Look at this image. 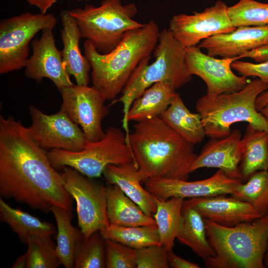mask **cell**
<instances>
[{"mask_svg":"<svg viewBox=\"0 0 268 268\" xmlns=\"http://www.w3.org/2000/svg\"><path fill=\"white\" fill-rule=\"evenodd\" d=\"M0 195L48 212L54 206L72 210L74 200L62 173L28 128L13 117L0 116Z\"/></svg>","mask_w":268,"mask_h":268,"instance_id":"cell-1","label":"cell"},{"mask_svg":"<svg viewBox=\"0 0 268 268\" xmlns=\"http://www.w3.org/2000/svg\"><path fill=\"white\" fill-rule=\"evenodd\" d=\"M129 143L135 163L148 179L187 180L197 156L194 144L160 116L136 122Z\"/></svg>","mask_w":268,"mask_h":268,"instance_id":"cell-2","label":"cell"},{"mask_svg":"<svg viewBox=\"0 0 268 268\" xmlns=\"http://www.w3.org/2000/svg\"><path fill=\"white\" fill-rule=\"evenodd\" d=\"M160 32L157 23L149 20L142 27L126 32L120 43L107 54L99 53L91 42L84 41V56L91 66L93 86L106 100L116 99L139 63L153 53Z\"/></svg>","mask_w":268,"mask_h":268,"instance_id":"cell-3","label":"cell"},{"mask_svg":"<svg viewBox=\"0 0 268 268\" xmlns=\"http://www.w3.org/2000/svg\"><path fill=\"white\" fill-rule=\"evenodd\" d=\"M204 219L208 240L215 255L209 268H265L268 245V213L250 222L226 226Z\"/></svg>","mask_w":268,"mask_h":268,"instance_id":"cell-4","label":"cell"},{"mask_svg":"<svg viewBox=\"0 0 268 268\" xmlns=\"http://www.w3.org/2000/svg\"><path fill=\"white\" fill-rule=\"evenodd\" d=\"M186 49L174 37L169 29L160 32L154 50L155 61L149 64L150 56L143 59L134 71L123 89L122 95L112 101L111 105L121 102L123 106L122 126L129 137L128 115L134 101L152 84L164 82L175 90L192 79L185 62Z\"/></svg>","mask_w":268,"mask_h":268,"instance_id":"cell-5","label":"cell"},{"mask_svg":"<svg viewBox=\"0 0 268 268\" xmlns=\"http://www.w3.org/2000/svg\"><path fill=\"white\" fill-rule=\"evenodd\" d=\"M268 89V84L256 78L238 91L200 98L196 109L201 116L205 135L224 138L231 133L232 124L243 122L268 133V122L255 105L258 96Z\"/></svg>","mask_w":268,"mask_h":268,"instance_id":"cell-6","label":"cell"},{"mask_svg":"<svg viewBox=\"0 0 268 268\" xmlns=\"http://www.w3.org/2000/svg\"><path fill=\"white\" fill-rule=\"evenodd\" d=\"M68 11L79 27L81 37L102 54L113 50L128 31L144 24L134 19L138 11L135 4H124L122 0H102L98 6L85 4Z\"/></svg>","mask_w":268,"mask_h":268,"instance_id":"cell-7","label":"cell"},{"mask_svg":"<svg viewBox=\"0 0 268 268\" xmlns=\"http://www.w3.org/2000/svg\"><path fill=\"white\" fill-rule=\"evenodd\" d=\"M47 155L55 169L70 167L91 178L100 177L109 165L135 162L126 134L114 127H109L99 140L88 141L80 151L53 149Z\"/></svg>","mask_w":268,"mask_h":268,"instance_id":"cell-8","label":"cell"},{"mask_svg":"<svg viewBox=\"0 0 268 268\" xmlns=\"http://www.w3.org/2000/svg\"><path fill=\"white\" fill-rule=\"evenodd\" d=\"M56 18L52 14L25 12L0 22V73L25 67L28 59L29 43L45 29H53Z\"/></svg>","mask_w":268,"mask_h":268,"instance_id":"cell-9","label":"cell"},{"mask_svg":"<svg viewBox=\"0 0 268 268\" xmlns=\"http://www.w3.org/2000/svg\"><path fill=\"white\" fill-rule=\"evenodd\" d=\"M62 169L64 187L76 202L78 224L84 238L108 227L106 187L71 167Z\"/></svg>","mask_w":268,"mask_h":268,"instance_id":"cell-10","label":"cell"},{"mask_svg":"<svg viewBox=\"0 0 268 268\" xmlns=\"http://www.w3.org/2000/svg\"><path fill=\"white\" fill-rule=\"evenodd\" d=\"M59 91L62 97L61 109L81 127L87 141L102 138L105 132L102 122L109 112L102 94L93 86L74 84Z\"/></svg>","mask_w":268,"mask_h":268,"instance_id":"cell-11","label":"cell"},{"mask_svg":"<svg viewBox=\"0 0 268 268\" xmlns=\"http://www.w3.org/2000/svg\"><path fill=\"white\" fill-rule=\"evenodd\" d=\"M29 110L32 119L29 133L45 151H78L86 146L88 141L82 130L61 109L52 115L46 114L32 105L29 106Z\"/></svg>","mask_w":268,"mask_h":268,"instance_id":"cell-12","label":"cell"},{"mask_svg":"<svg viewBox=\"0 0 268 268\" xmlns=\"http://www.w3.org/2000/svg\"><path fill=\"white\" fill-rule=\"evenodd\" d=\"M228 9V6L224 2L218 0L201 12L173 15L168 29L185 49L198 46L206 38L230 33L236 29L231 23Z\"/></svg>","mask_w":268,"mask_h":268,"instance_id":"cell-13","label":"cell"},{"mask_svg":"<svg viewBox=\"0 0 268 268\" xmlns=\"http://www.w3.org/2000/svg\"><path fill=\"white\" fill-rule=\"evenodd\" d=\"M232 58H216L203 53L198 46L186 48L185 62L189 73L201 78L206 85V94L218 95L238 91L249 82L247 77L232 70Z\"/></svg>","mask_w":268,"mask_h":268,"instance_id":"cell-14","label":"cell"},{"mask_svg":"<svg viewBox=\"0 0 268 268\" xmlns=\"http://www.w3.org/2000/svg\"><path fill=\"white\" fill-rule=\"evenodd\" d=\"M144 183L151 194L158 198L167 200L173 197L190 199L232 195L242 181L230 178L218 169L210 177L201 180L147 179Z\"/></svg>","mask_w":268,"mask_h":268,"instance_id":"cell-15","label":"cell"},{"mask_svg":"<svg viewBox=\"0 0 268 268\" xmlns=\"http://www.w3.org/2000/svg\"><path fill=\"white\" fill-rule=\"evenodd\" d=\"M40 38L32 41V54L26 61L27 77L39 82L44 78L51 79L59 90L72 84L64 66L61 52L57 49L52 29H45Z\"/></svg>","mask_w":268,"mask_h":268,"instance_id":"cell-16","label":"cell"},{"mask_svg":"<svg viewBox=\"0 0 268 268\" xmlns=\"http://www.w3.org/2000/svg\"><path fill=\"white\" fill-rule=\"evenodd\" d=\"M242 137L240 131L235 129L224 138H211L193 162L190 172L201 168H216L230 178L241 180Z\"/></svg>","mask_w":268,"mask_h":268,"instance_id":"cell-17","label":"cell"},{"mask_svg":"<svg viewBox=\"0 0 268 268\" xmlns=\"http://www.w3.org/2000/svg\"><path fill=\"white\" fill-rule=\"evenodd\" d=\"M183 205L196 210L204 219L217 224L232 226L263 216L251 205L224 195L190 198Z\"/></svg>","mask_w":268,"mask_h":268,"instance_id":"cell-18","label":"cell"},{"mask_svg":"<svg viewBox=\"0 0 268 268\" xmlns=\"http://www.w3.org/2000/svg\"><path fill=\"white\" fill-rule=\"evenodd\" d=\"M268 44V25L238 27L231 32L206 38L198 46L209 56L232 58Z\"/></svg>","mask_w":268,"mask_h":268,"instance_id":"cell-19","label":"cell"},{"mask_svg":"<svg viewBox=\"0 0 268 268\" xmlns=\"http://www.w3.org/2000/svg\"><path fill=\"white\" fill-rule=\"evenodd\" d=\"M103 175L110 185L118 186L148 216L153 217L157 205L153 195L141 185L148 179L134 161L121 164H110Z\"/></svg>","mask_w":268,"mask_h":268,"instance_id":"cell-20","label":"cell"},{"mask_svg":"<svg viewBox=\"0 0 268 268\" xmlns=\"http://www.w3.org/2000/svg\"><path fill=\"white\" fill-rule=\"evenodd\" d=\"M61 19V39L63 43L61 55L64 66L67 73L74 77L76 84L88 85L91 67L89 61L82 55L79 49V40L81 37L79 27L68 10L62 12Z\"/></svg>","mask_w":268,"mask_h":268,"instance_id":"cell-21","label":"cell"},{"mask_svg":"<svg viewBox=\"0 0 268 268\" xmlns=\"http://www.w3.org/2000/svg\"><path fill=\"white\" fill-rule=\"evenodd\" d=\"M111 185L105 188L110 224L125 227L156 224L154 218L146 215L118 186Z\"/></svg>","mask_w":268,"mask_h":268,"instance_id":"cell-22","label":"cell"},{"mask_svg":"<svg viewBox=\"0 0 268 268\" xmlns=\"http://www.w3.org/2000/svg\"><path fill=\"white\" fill-rule=\"evenodd\" d=\"M170 84L156 82L147 88L133 103L128 120L139 122L160 115L168 108L177 93Z\"/></svg>","mask_w":268,"mask_h":268,"instance_id":"cell-23","label":"cell"},{"mask_svg":"<svg viewBox=\"0 0 268 268\" xmlns=\"http://www.w3.org/2000/svg\"><path fill=\"white\" fill-rule=\"evenodd\" d=\"M243 155L240 164L242 181L254 173L268 170V133L248 124L242 137Z\"/></svg>","mask_w":268,"mask_h":268,"instance_id":"cell-24","label":"cell"},{"mask_svg":"<svg viewBox=\"0 0 268 268\" xmlns=\"http://www.w3.org/2000/svg\"><path fill=\"white\" fill-rule=\"evenodd\" d=\"M160 117L180 135L194 145L201 143L206 135L200 114L192 113L178 93Z\"/></svg>","mask_w":268,"mask_h":268,"instance_id":"cell-25","label":"cell"},{"mask_svg":"<svg viewBox=\"0 0 268 268\" xmlns=\"http://www.w3.org/2000/svg\"><path fill=\"white\" fill-rule=\"evenodd\" d=\"M0 218L16 234L20 241L26 244L33 236L51 237L57 232L54 225L48 221L14 208L0 199Z\"/></svg>","mask_w":268,"mask_h":268,"instance_id":"cell-26","label":"cell"},{"mask_svg":"<svg viewBox=\"0 0 268 268\" xmlns=\"http://www.w3.org/2000/svg\"><path fill=\"white\" fill-rule=\"evenodd\" d=\"M176 239L204 260L215 255L207 237L204 219L192 207L183 205L182 223Z\"/></svg>","mask_w":268,"mask_h":268,"instance_id":"cell-27","label":"cell"},{"mask_svg":"<svg viewBox=\"0 0 268 268\" xmlns=\"http://www.w3.org/2000/svg\"><path fill=\"white\" fill-rule=\"evenodd\" d=\"M50 212L57 223L56 249L61 264L66 268H74L76 249L84 236L80 230L72 225L71 210L54 206Z\"/></svg>","mask_w":268,"mask_h":268,"instance_id":"cell-28","label":"cell"},{"mask_svg":"<svg viewBox=\"0 0 268 268\" xmlns=\"http://www.w3.org/2000/svg\"><path fill=\"white\" fill-rule=\"evenodd\" d=\"M153 196L157 205L153 216L160 243L168 252L172 250L181 227L184 199L173 197L164 200Z\"/></svg>","mask_w":268,"mask_h":268,"instance_id":"cell-29","label":"cell"},{"mask_svg":"<svg viewBox=\"0 0 268 268\" xmlns=\"http://www.w3.org/2000/svg\"><path fill=\"white\" fill-rule=\"evenodd\" d=\"M100 232L105 240L116 241L134 249L161 245L156 224L130 227L110 224Z\"/></svg>","mask_w":268,"mask_h":268,"instance_id":"cell-30","label":"cell"},{"mask_svg":"<svg viewBox=\"0 0 268 268\" xmlns=\"http://www.w3.org/2000/svg\"><path fill=\"white\" fill-rule=\"evenodd\" d=\"M232 197L251 205L262 215L268 213V171L252 174L245 184L237 185Z\"/></svg>","mask_w":268,"mask_h":268,"instance_id":"cell-31","label":"cell"},{"mask_svg":"<svg viewBox=\"0 0 268 268\" xmlns=\"http://www.w3.org/2000/svg\"><path fill=\"white\" fill-rule=\"evenodd\" d=\"M228 11L231 23L236 27L268 25V3L240 0L228 6Z\"/></svg>","mask_w":268,"mask_h":268,"instance_id":"cell-32","label":"cell"},{"mask_svg":"<svg viewBox=\"0 0 268 268\" xmlns=\"http://www.w3.org/2000/svg\"><path fill=\"white\" fill-rule=\"evenodd\" d=\"M26 244L27 268H57L62 265L51 237L33 236Z\"/></svg>","mask_w":268,"mask_h":268,"instance_id":"cell-33","label":"cell"},{"mask_svg":"<svg viewBox=\"0 0 268 268\" xmlns=\"http://www.w3.org/2000/svg\"><path fill=\"white\" fill-rule=\"evenodd\" d=\"M74 268H106L105 240L100 231L84 238L80 243L76 249Z\"/></svg>","mask_w":268,"mask_h":268,"instance_id":"cell-34","label":"cell"},{"mask_svg":"<svg viewBox=\"0 0 268 268\" xmlns=\"http://www.w3.org/2000/svg\"><path fill=\"white\" fill-rule=\"evenodd\" d=\"M105 247L106 268H136V249L111 240H105Z\"/></svg>","mask_w":268,"mask_h":268,"instance_id":"cell-35","label":"cell"},{"mask_svg":"<svg viewBox=\"0 0 268 268\" xmlns=\"http://www.w3.org/2000/svg\"><path fill=\"white\" fill-rule=\"evenodd\" d=\"M168 251L161 245H155L136 249L137 268H168Z\"/></svg>","mask_w":268,"mask_h":268,"instance_id":"cell-36","label":"cell"},{"mask_svg":"<svg viewBox=\"0 0 268 268\" xmlns=\"http://www.w3.org/2000/svg\"><path fill=\"white\" fill-rule=\"evenodd\" d=\"M232 68L246 77H257L268 84V61L262 63H252L236 60L231 64Z\"/></svg>","mask_w":268,"mask_h":268,"instance_id":"cell-37","label":"cell"},{"mask_svg":"<svg viewBox=\"0 0 268 268\" xmlns=\"http://www.w3.org/2000/svg\"><path fill=\"white\" fill-rule=\"evenodd\" d=\"M244 58H251L257 63L268 61V44L257 47L234 58L236 61Z\"/></svg>","mask_w":268,"mask_h":268,"instance_id":"cell-38","label":"cell"},{"mask_svg":"<svg viewBox=\"0 0 268 268\" xmlns=\"http://www.w3.org/2000/svg\"><path fill=\"white\" fill-rule=\"evenodd\" d=\"M169 267L173 268H199L200 267L193 262L186 260L176 255L172 250L167 252Z\"/></svg>","mask_w":268,"mask_h":268,"instance_id":"cell-39","label":"cell"},{"mask_svg":"<svg viewBox=\"0 0 268 268\" xmlns=\"http://www.w3.org/2000/svg\"><path fill=\"white\" fill-rule=\"evenodd\" d=\"M28 3L38 7L40 13H46L47 10L58 0H26Z\"/></svg>","mask_w":268,"mask_h":268,"instance_id":"cell-40","label":"cell"},{"mask_svg":"<svg viewBox=\"0 0 268 268\" xmlns=\"http://www.w3.org/2000/svg\"><path fill=\"white\" fill-rule=\"evenodd\" d=\"M268 103V89L260 94L257 97L255 105L257 110L260 112L261 109Z\"/></svg>","mask_w":268,"mask_h":268,"instance_id":"cell-41","label":"cell"},{"mask_svg":"<svg viewBox=\"0 0 268 268\" xmlns=\"http://www.w3.org/2000/svg\"><path fill=\"white\" fill-rule=\"evenodd\" d=\"M28 264V255L26 251L23 255L18 257L13 264L12 268H27Z\"/></svg>","mask_w":268,"mask_h":268,"instance_id":"cell-42","label":"cell"},{"mask_svg":"<svg viewBox=\"0 0 268 268\" xmlns=\"http://www.w3.org/2000/svg\"><path fill=\"white\" fill-rule=\"evenodd\" d=\"M260 112L268 122V103L261 109Z\"/></svg>","mask_w":268,"mask_h":268,"instance_id":"cell-43","label":"cell"},{"mask_svg":"<svg viewBox=\"0 0 268 268\" xmlns=\"http://www.w3.org/2000/svg\"><path fill=\"white\" fill-rule=\"evenodd\" d=\"M264 264L266 267H268V245L267 251L264 256Z\"/></svg>","mask_w":268,"mask_h":268,"instance_id":"cell-44","label":"cell"},{"mask_svg":"<svg viewBox=\"0 0 268 268\" xmlns=\"http://www.w3.org/2000/svg\"><path fill=\"white\" fill-rule=\"evenodd\" d=\"M78 0V1H83V0Z\"/></svg>","mask_w":268,"mask_h":268,"instance_id":"cell-45","label":"cell"}]
</instances>
